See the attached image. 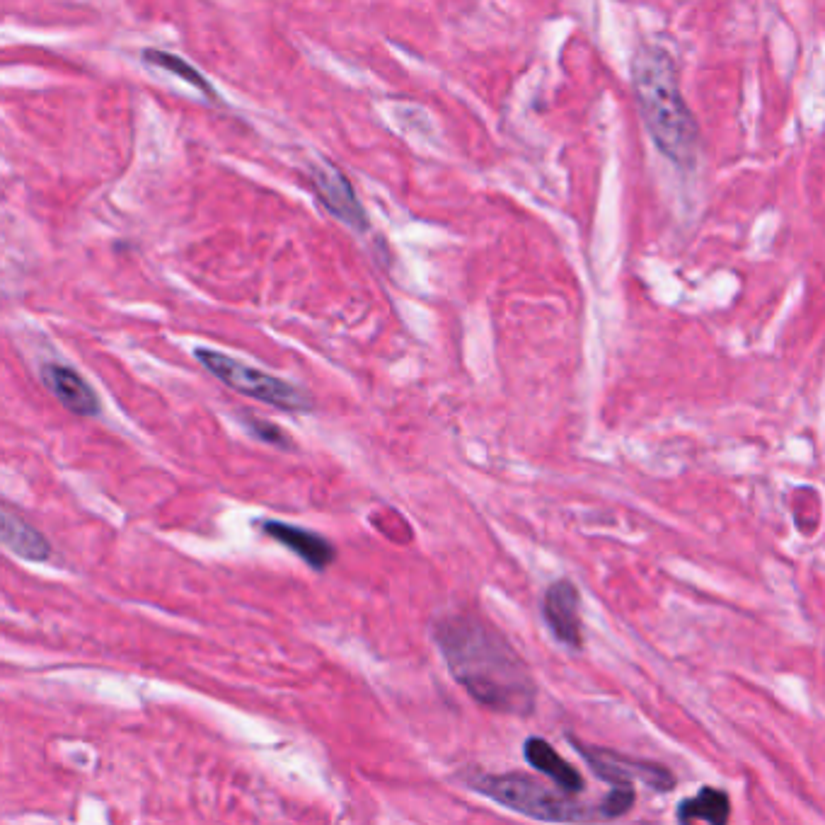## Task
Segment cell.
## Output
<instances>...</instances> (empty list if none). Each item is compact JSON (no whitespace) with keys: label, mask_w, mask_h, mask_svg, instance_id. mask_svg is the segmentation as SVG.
I'll return each mask as SVG.
<instances>
[{"label":"cell","mask_w":825,"mask_h":825,"mask_svg":"<svg viewBox=\"0 0 825 825\" xmlns=\"http://www.w3.org/2000/svg\"><path fill=\"white\" fill-rule=\"evenodd\" d=\"M434 637L453 678L467 695L494 712L528 717L533 714L538 690L533 675L513 646L472 615H446L436 625Z\"/></svg>","instance_id":"6da1fadb"},{"label":"cell","mask_w":825,"mask_h":825,"mask_svg":"<svg viewBox=\"0 0 825 825\" xmlns=\"http://www.w3.org/2000/svg\"><path fill=\"white\" fill-rule=\"evenodd\" d=\"M630 73L654 146L673 165L690 170L700 155V126L683 100L673 56L659 44H644L634 54Z\"/></svg>","instance_id":"7a4b0ae2"},{"label":"cell","mask_w":825,"mask_h":825,"mask_svg":"<svg viewBox=\"0 0 825 825\" xmlns=\"http://www.w3.org/2000/svg\"><path fill=\"white\" fill-rule=\"evenodd\" d=\"M470 787L475 792L506 806V809L523 813L535 821H591L600 818L598 809H586L584 804L574 799V794L564 792L562 787H547L545 782L525 775V772H504V775H477L470 777Z\"/></svg>","instance_id":"3957f363"},{"label":"cell","mask_w":825,"mask_h":825,"mask_svg":"<svg viewBox=\"0 0 825 825\" xmlns=\"http://www.w3.org/2000/svg\"><path fill=\"white\" fill-rule=\"evenodd\" d=\"M194 359L211 375H216L223 385L240 392V395L281 409V412H310L313 409V397L305 390L276 378V375L259 371L255 366H247V363L233 359V356L199 346V349H194Z\"/></svg>","instance_id":"277c9868"},{"label":"cell","mask_w":825,"mask_h":825,"mask_svg":"<svg viewBox=\"0 0 825 825\" xmlns=\"http://www.w3.org/2000/svg\"><path fill=\"white\" fill-rule=\"evenodd\" d=\"M581 758L591 765L598 780L615 784H634L644 782L646 787L656 789V792H671L675 787V775L668 767L659 763H646V760L630 758V755L615 753V750H605L596 746H584L576 738H571Z\"/></svg>","instance_id":"5b68a950"},{"label":"cell","mask_w":825,"mask_h":825,"mask_svg":"<svg viewBox=\"0 0 825 825\" xmlns=\"http://www.w3.org/2000/svg\"><path fill=\"white\" fill-rule=\"evenodd\" d=\"M542 615L550 625L557 642H562L569 649H581L584 646V625H581V596L579 588L569 579H559L547 588L545 600H542Z\"/></svg>","instance_id":"8992f818"},{"label":"cell","mask_w":825,"mask_h":825,"mask_svg":"<svg viewBox=\"0 0 825 825\" xmlns=\"http://www.w3.org/2000/svg\"><path fill=\"white\" fill-rule=\"evenodd\" d=\"M44 388L61 402L68 412L75 417H97L100 414V397L92 390V385L73 368L61 366V363H44L39 368Z\"/></svg>","instance_id":"52a82bcc"},{"label":"cell","mask_w":825,"mask_h":825,"mask_svg":"<svg viewBox=\"0 0 825 825\" xmlns=\"http://www.w3.org/2000/svg\"><path fill=\"white\" fill-rule=\"evenodd\" d=\"M259 528H262L264 535H269L271 540L284 545L286 550H291L293 555L303 559L315 571H325L337 559V547L327 538H322V535L313 533V530L298 528V525L284 521H274V518L259 521Z\"/></svg>","instance_id":"ba28073f"},{"label":"cell","mask_w":825,"mask_h":825,"mask_svg":"<svg viewBox=\"0 0 825 825\" xmlns=\"http://www.w3.org/2000/svg\"><path fill=\"white\" fill-rule=\"evenodd\" d=\"M310 175H313V184L317 194H320L322 204H325L334 216L356 225V228H366V218H363L359 199L354 196V189L346 182L342 172L334 170L332 165H325L320 167V170H313Z\"/></svg>","instance_id":"9c48e42d"},{"label":"cell","mask_w":825,"mask_h":825,"mask_svg":"<svg viewBox=\"0 0 825 825\" xmlns=\"http://www.w3.org/2000/svg\"><path fill=\"white\" fill-rule=\"evenodd\" d=\"M523 755L530 767H535V770L542 772V775L550 777V780L555 782L557 787H562L564 792H571V794L584 792L586 782H584V777H581V772L576 770L571 763H567V760H564L562 755H559L557 750L545 741V738H535V736L528 738L523 746Z\"/></svg>","instance_id":"30bf717a"},{"label":"cell","mask_w":825,"mask_h":825,"mask_svg":"<svg viewBox=\"0 0 825 825\" xmlns=\"http://www.w3.org/2000/svg\"><path fill=\"white\" fill-rule=\"evenodd\" d=\"M0 540L13 555L27 562H46L51 557V542L46 535L8 509L0 513Z\"/></svg>","instance_id":"8fae6325"},{"label":"cell","mask_w":825,"mask_h":825,"mask_svg":"<svg viewBox=\"0 0 825 825\" xmlns=\"http://www.w3.org/2000/svg\"><path fill=\"white\" fill-rule=\"evenodd\" d=\"M675 818H678L680 823L707 821L714 825H726L731 818L729 794L714 787H702L695 796L680 801Z\"/></svg>","instance_id":"7c38bea8"},{"label":"cell","mask_w":825,"mask_h":825,"mask_svg":"<svg viewBox=\"0 0 825 825\" xmlns=\"http://www.w3.org/2000/svg\"><path fill=\"white\" fill-rule=\"evenodd\" d=\"M146 61L153 63V66H158V68H165V71H170V73H177V75H180V78L187 80L189 85H194V88H199L201 92H206V95H213L211 85L206 83L204 75L196 71V68L189 66L187 61L180 59V56H172V54H165V51L148 49V51H146Z\"/></svg>","instance_id":"4fadbf2b"},{"label":"cell","mask_w":825,"mask_h":825,"mask_svg":"<svg viewBox=\"0 0 825 825\" xmlns=\"http://www.w3.org/2000/svg\"><path fill=\"white\" fill-rule=\"evenodd\" d=\"M240 421H242V424H245V429L257 438V441L269 443V446L281 448V450H291V448H293L291 436H288L286 431L281 429V426L271 424V421H267V419L250 417V414H245V417H242Z\"/></svg>","instance_id":"5bb4252c"},{"label":"cell","mask_w":825,"mask_h":825,"mask_svg":"<svg viewBox=\"0 0 825 825\" xmlns=\"http://www.w3.org/2000/svg\"><path fill=\"white\" fill-rule=\"evenodd\" d=\"M634 799H637V794H634V784H615L613 792L600 801V806H598L600 818L625 816V813L634 806Z\"/></svg>","instance_id":"9a60e30c"}]
</instances>
